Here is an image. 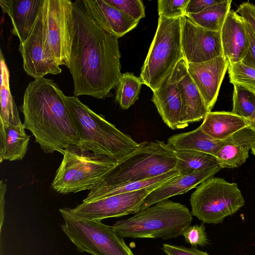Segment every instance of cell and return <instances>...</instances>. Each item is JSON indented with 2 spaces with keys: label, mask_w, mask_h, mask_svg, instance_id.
<instances>
[{
  "label": "cell",
  "mask_w": 255,
  "mask_h": 255,
  "mask_svg": "<svg viewBox=\"0 0 255 255\" xmlns=\"http://www.w3.org/2000/svg\"><path fill=\"white\" fill-rule=\"evenodd\" d=\"M74 33L68 69L75 96H112L122 74L118 38L93 18L83 0L73 1Z\"/></svg>",
  "instance_id": "cell-1"
},
{
  "label": "cell",
  "mask_w": 255,
  "mask_h": 255,
  "mask_svg": "<svg viewBox=\"0 0 255 255\" xmlns=\"http://www.w3.org/2000/svg\"><path fill=\"white\" fill-rule=\"evenodd\" d=\"M64 93L51 79L44 77L29 83L21 111L23 125L46 153L64 154L70 146H81V140L64 99Z\"/></svg>",
  "instance_id": "cell-2"
},
{
  "label": "cell",
  "mask_w": 255,
  "mask_h": 255,
  "mask_svg": "<svg viewBox=\"0 0 255 255\" xmlns=\"http://www.w3.org/2000/svg\"><path fill=\"white\" fill-rule=\"evenodd\" d=\"M175 152L164 141H145L107 171L83 202L116 187L153 178L175 169Z\"/></svg>",
  "instance_id": "cell-3"
},
{
  "label": "cell",
  "mask_w": 255,
  "mask_h": 255,
  "mask_svg": "<svg viewBox=\"0 0 255 255\" xmlns=\"http://www.w3.org/2000/svg\"><path fill=\"white\" fill-rule=\"evenodd\" d=\"M64 99L79 132L80 148L119 162L138 148L139 143L93 112L77 97L64 95Z\"/></svg>",
  "instance_id": "cell-4"
},
{
  "label": "cell",
  "mask_w": 255,
  "mask_h": 255,
  "mask_svg": "<svg viewBox=\"0 0 255 255\" xmlns=\"http://www.w3.org/2000/svg\"><path fill=\"white\" fill-rule=\"evenodd\" d=\"M192 221L187 207L167 199L139 211L133 216L117 221L113 226L121 238H176Z\"/></svg>",
  "instance_id": "cell-5"
},
{
  "label": "cell",
  "mask_w": 255,
  "mask_h": 255,
  "mask_svg": "<svg viewBox=\"0 0 255 255\" xmlns=\"http://www.w3.org/2000/svg\"><path fill=\"white\" fill-rule=\"evenodd\" d=\"M184 58L181 17H159L156 31L141 68L140 77L152 92Z\"/></svg>",
  "instance_id": "cell-6"
},
{
  "label": "cell",
  "mask_w": 255,
  "mask_h": 255,
  "mask_svg": "<svg viewBox=\"0 0 255 255\" xmlns=\"http://www.w3.org/2000/svg\"><path fill=\"white\" fill-rule=\"evenodd\" d=\"M118 162L76 145L65 149L52 188L61 194L92 189L102 176Z\"/></svg>",
  "instance_id": "cell-7"
},
{
  "label": "cell",
  "mask_w": 255,
  "mask_h": 255,
  "mask_svg": "<svg viewBox=\"0 0 255 255\" xmlns=\"http://www.w3.org/2000/svg\"><path fill=\"white\" fill-rule=\"evenodd\" d=\"M59 212L64 222L61 229L79 252L92 255H134L112 226L101 220L80 218L67 207L59 209Z\"/></svg>",
  "instance_id": "cell-8"
},
{
  "label": "cell",
  "mask_w": 255,
  "mask_h": 255,
  "mask_svg": "<svg viewBox=\"0 0 255 255\" xmlns=\"http://www.w3.org/2000/svg\"><path fill=\"white\" fill-rule=\"evenodd\" d=\"M191 214L204 223L217 224L245 204L236 183L212 177L200 184L190 199Z\"/></svg>",
  "instance_id": "cell-9"
},
{
  "label": "cell",
  "mask_w": 255,
  "mask_h": 255,
  "mask_svg": "<svg viewBox=\"0 0 255 255\" xmlns=\"http://www.w3.org/2000/svg\"><path fill=\"white\" fill-rule=\"evenodd\" d=\"M41 11L47 46L57 63L68 68L74 33L73 1L43 0Z\"/></svg>",
  "instance_id": "cell-10"
},
{
  "label": "cell",
  "mask_w": 255,
  "mask_h": 255,
  "mask_svg": "<svg viewBox=\"0 0 255 255\" xmlns=\"http://www.w3.org/2000/svg\"><path fill=\"white\" fill-rule=\"evenodd\" d=\"M161 185L82 202L74 208H68L74 215L90 220L102 221L109 218L135 214L140 210L145 198Z\"/></svg>",
  "instance_id": "cell-11"
},
{
  "label": "cell",
  "mask_w": 255,
  "mask_h": 255,
  "mask_svg": "<svg viewBox=\"0 0 255 255\" xmlns=\"http://www.w3.org/2000/svg\"><path fill=\"white\" fill-rule=\"evenodd\" d=\"M42 7V6H41ZM25 72L34 79L61 73L45 42L41 8L27 39L19 45Z\"/></svg>",
  "instance_id": "cell-12"
},
{
  "label": "cell",
  "mask_w": 255,
  "mask_h": 255,
  "mask_svg": "<svg viewBox=\"0 0 255 255\" xmlns=\"http://www.w3.org/2000/svg\"><path fill=\"white\" fill-rule=\"evenodd\" d=\"M181 20L182 48L187 63H201L224 55L221 31L204 28L187 15Z\"/></svg>",
  "instance_id": "cell-13"
},
{
  "label": "cell",
  "mask_w": 255,
  "mask_h": 255,
  "mask_svg": "<svg viewBox=\"0 0 255 255\" xmlns=\"http://www.w3.org/2000/svg\"><path fill=\"white\" fill-rule=\"evenodd\" d=\"M229 65V63L224 55L201 63H187L188 72L209 112L216 102Z\"/></svg>",
  "instance_id": "cell-14"
},
{
  "label": "cell",
  "mask_w": 255,
  "mask_h": 255,
  "mask_svg": "<svg viewBox=\"0 0 255 255\" xmlns=\"http://www.w3.org/2000/svg\"><path fill=\"white\" fill-rule=\"evenodd\" d=\"M177 81L176 66L159 88L153 92L151 99L164 123L173 130L184 128L181 122L182 101Z\"/></svg>",
  "instance_id": "cell-15"
},
{
  "label": "cell",
  "mask_w": 255,
  "mask_h": 255,
  "mask_svg": "<svg viewBox=\"0 0 255 255\" xmlns=\"http://www.w3.org/2000/svg\"><path fill=\"white\" fill-rule=\"evenodd\" d=\"M177 86L182 101L181 122L184 128L204 119L209 112L204 101L187 71L184 58L176 65Z\"/></svg>",
  "instance_id": "cell-16"
},
{
  "label": "cell",
  "mask_w": 255,
  "mask_h": 255,
  "mask_svg": "<svg viewBox=\"0 0 255 255\" xmlns=\"http://www.w3.org/2000/svg\"><path fill=\"white\" fill-rule=\"evenodd\" d=\"M223 55L229 64L242 61L249 48L244 19L231 9L221 30Z\"/></svg>",
  "instance_id": "cell-17"
},
{
  "label": "cell",
  "mask_w": 255,
  "mask_h": 255,
  "mask_svg": "<svg viewBox=\"0 0 255 255\" xmlns=\"http://www.w3.org/2000/svg\"><path fill=\"white\" fill-rule=\"evenodd\" d=\"M221 169L218 165L190 174L179 175L169 180L151 191L145 198L141 205L140 210L172 196L187 192L206 180L214 177Z\"/></svg>",
  "instance_id": "cell-18"
},
{
  "label": "cell",
  "mask_w": 255,
  "mask_h": 255,
  "mask_svg": "<svg viewBox=\"0 0 255 255\" xmlns=\"http://www.w3.org/2000/svg\"><path fill=\"white\" fill-rule=\"evenodd\" d=\"M43 0H0L3 13H7L11 21V33L20 43L28 37L40 12Z\"/></svg>",
  "instance_id": "cell-19"
},
{
  "label": "cell",
  "mask_w": 255,
  "mask_h": 255,
  "mask_svg": "<svg viewBox=\"0 0 255 255\" xmlns=\"http://www.w3.org/2000/svg\"><path fill=\"white\" fill-rule=\"evenodd\" d=\"M94 20L118 38L134 28L138 23L105 0H83Z\"/></svg>",
  "instance_id": "cell-20"
},
{
  "label": "cell",
  "mask_w": 255,
  "mask_h": 255,
  "mask_svg": "<svg viewBox=\"0 0 255 255\" xmlns=\"http://www.w3.org/2000/svg\"><path fill=\"white\" fill-rule=\"evenodd\" d=\"M255 144V130L247 127L230 136L215 157L221 168H234L244 164Z\"/></svg>",
  "instance_id": "cell-21"
},
{
  "label": "cell",
  "mask_w": 255,
  "mask_h": 255,
  "mask_svg": "<svg viewBox=\"0 0 255 255\" xmlns=\"http://www.w3.org/2000/svg\"><path fill=\"white\" fill-rule=\"evenodd\" d=\"M203 132L219 140H225L238 131L248 127L244 118L232 112H209L200 125Z\"/></svg>",
  "instance_id": "cell-22"
},
{
  "label": "cell",
  "mask_w": 255,
  "mask_h": 255,
  "mask_svg": "<svg viewBox=\"0 0 255 255\" xmlns=\"http://www.w3.org/2000/svg\"><path fill=\"white\" fill-rule=\"evenodd\" d=\"M215 139L201 129L200 126L195 129L173 135L167 139V144L173 150H191L216 155L220 149L227 142Z\"/></svg>",
  "instance_id": "cell-23"
},
{
  "label": "cell",
  "mask_w": 255,
  "mask_h": 255,
  "mask_svg": "<svg viewBox=\"0 0 255 255\" xmlns=\"http://www.w3.org/2000/svg\"><path fill=\"white\" fill-rule=\"evenodd\" d=\"M24 127L5 124L0 121V161L22 159L30 140Z\"/></svg>",
  "instance_id": "cell-24"
},
{
  "label": "cell",
  "mask_w": 255,
  "mask_h": 255,
  "mask_svg": "<svg viewBox=\"0 0 255 255\" xmlns=\"http://www.w3.org/2000/svg\"><path fill=\"white\" fill-rule=\"evenodd\" d=\"M0 121L14 126L24 127L20 119L16 104L9 87V74L4 56L0 50Z\"/></svg>",
  "instance_id": "cell-25"
},
{
  "label": "cell",
  "mask_w": 255,
  "mask_h": 255,
  "mask_svg": "<svg viewBox=\"0 0 255 255\" xmlns=\"http://www.w3.org/2000/svg\"><path fill=\"white\" fill-rule=\"evenodd\" d=\"M177 157L175 170L180 175L218 166L216 157L212 154L191 150L175 151Z\"/></svg>",
  "instance_id": "cell-26"
},
{
  "label": "cell",
  "mask_w": 255,
  "mask_h": 255,
  "mask_svg": "<svg viewBox=\"0 0 255 255\" xmlns=\"http://www.w3.org/2000/svg\"><path fill=\"white\" fill-rule=\"evenodd\" d=\"M231 0H220L197 13L187 16L198 25L212 31H221L228 13L231 9Z\"/></svg>",
  "instance_id": "cell-27"
},
{
  "label": "cell",
  "mask_w": 255,
  "mask_h": 255,
  "mask_svg": "<svg viewBox=\"0 0 255 255\" xmlns=\"http://www.w3.org/2000/svg\"><path fill=\"white\" fill-rule=\"evenodd\" d=\"M142 84L141 78L133 73L122 74L115 89L116 100L123 109H128L138 100Z\"/></svg>",
  "instance_id": "cell-28"
},
{
  "label": "cell",
  "mask_w": 255,
  "mask_h": 255,
  "mask_svg": "<svg viewBox=\"0 0 255 255\" xmlns=\"http://www.w3.org/2000/svg\"><path fill=\"white\" fill-rule=\"evenodd\" d=\"M232 112L246 120L255 111V92L238 84H233Z\"/></svg>",
  "instance_id": "cell-29"
},
{
  "label": "cell",
  "mask_w": 255,
  "mask_h": 255,
  "mask_svg": "<svg viewBox=\"0 0 255 255\" xmlns=\"http://www.w3.org/2000/svg\"><path fill=\"white\" fill-rule=\"evenodd\" d=\"M230 82L255 92V69L241 61L230 64L228 68Z\"/></svg>",
  "instance_id": "cell-30"
},
{
  "label": "cell",
  "mask_w": 255,
  "mask_h": 255,
  "mask_svg": "<svg viewBox=\"0 0 255 255\" xmlns=\"http://www.w3.org/2000/svg\"><path fill=\"white\" fill-rule=\"evenodd\" d=\"M110 4L129 16L139 21L145 17V6L141 0H105Z\"/></svg>",
  "instance_id": "cell-31"
},
{
  "label": "cell",
  "mask_w": 255,
  "mask_h": 255,
  "mask_svg": "<svg viewBox=\"0 0 255 255\" xmlns=\"http://www.w3.org/2000/svg\"><path fill=\"white\" fill-rule=\"evenodd\" d=\"M189 0H158L159 17L169 18L181 17L186 15V9Z\"/></svg>",
  "instance_id": "cell-32"
},
{
  "label": "cell",
  "mask_w": 255,
  "mask_h": 255,
  "mask_svg": "<svg viewBox=\"0 0 255 255\" xmlns=\"http://www.w3.org/2000/svg\"><path fill=\"white\" fill-rule=\"evenodd\" d=\"M181 235L184 237L185 242L193 248L203 247L208 243L205 227L203 224L190 225L184 230Z\"/></svg>",
  "instance_id": "cell-33"
},
{
  "label": "cell",
  "mask_w": 255,
  "mask_h": 255,
  "mask_svg": "<svg viewBox=\"0 0 255 255\" xmlns=\"http://www.w3.org/2000/svg\"><path fill=\"white\" fill-rule=\"evenodd\" d=\"M162 250L167 255H210L206 252L196 248H187L168 244H163Z\"/></svg>",
  "instance_id": "cell-34"
},
{
  "label": "cell",
  "mask_w": 255,
  "mask_h": 255,
  "mask_svg": "<svg viewBox=\"0 0 255 255\" xmlns=\"http://www.w3.org/2000/svg\"><path fill=\"white\" fill-rule=\"evenodd\" d=\"M244 20L250 46L246 56L241 62L255 69V33L250 24Z\"/></svg>",
  "instance_id": "cell-35"
},
{
  "label": "cell",
  "mask_w": 255,
  "mask_h": 255,
  "mask_svg": "<svg viewBox=\"0 0 255 255\" xmlns=\"http://www.w3.org/2000/svg\"><path fill=\"white\" fill-rule=\"evenodd\" d=\"M236 11L250 24L255 33V4L249 1L243 2Z\"/></svg>",
  "instance_id": "cell-36"
},
{
  "label": "cell",
  "mask_w": 255,
  "mask_h": 255,
  "mask_svg": "<svg viewBox=\"0 0 255 255\" xmlns=\"http://www.w3.org/2000/svg\"><path fill=\"white\" fill-rule=\"evenodd\" d=\"M219 1L217 0H189L186 9V14L199 13L208 6Z\"/></svg>",
  "instance_id": "cell-37"
},
{
  "label": "cell",
  "mask_w": 255,
  "mask_h": 255,
  "mask_svg": "<svg viewBox=\"0 0 255 255\" xmlns=\"http://www.w3.org/2000/svg\"><path fill=\"white\" fill-rule=\"evenodd\" d=\"M6 185L1 180L0 182V232H1L4 218L5 194Z\"/></svg>",
  "instance_id": "cell-38"
},
{
  "label": "cell",
  "mask_w": 255,
  "mask_h": 255,
  "mask_svg": "<svg viewBox=\"0 0 255 255\" xmlns=\"http://www.w3.org/2000/svg\"><path fill=\"white\" fill-rule=\"evenodd\" d=\"M248 127L255 130V111L253 115L247 120Z\"/></svg>",
  "instance_id": "cell-39"
},
{
  "label": "cell",
  "mask_w": 255,
  "mask_h": 255,
  "mask_svg": "<svg viewBox=\"0 0 255 255\" xmlns=\"http://www.w3.org/2000/svg\"><path fill=\"white\" fill-rule=\"evenodd\" d=\"M251 151L252 153L255 156V144L252 147Z\"/></svg>",
  "instance_id": "cell-40"
}]
</instances>
